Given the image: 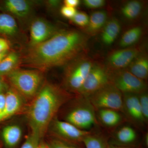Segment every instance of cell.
<instances>
[{"instance_id":"cell-1","label":"cell","mask_w":148,"mask_h":148,"mask_svg":"<svg viewBox=\"0 0 148 148\" xmlns=\"http://www.w3.org/2000/svg\"><path fill=\"white\" fill-rule=\"evenodd\" d=\"M87 39L75 30L58 31L45 41L29 46L20 64L40 71L68 64L84 50Z\"/></svg>"},{"instance_id":"cell-2","label":"cell","mask_w":148,"mask_h":148,"mask_svg":"<svg viewBox=\"0 0 148 148\" xmlns=\"http://www.w3.org/2000/svg\"><path fill=\"white\" fill-rule=\"evenodd\" d=\"M68 95L54 85L43 84L27 111V119L32 134L41 139L61 106L67 101Z\"/></svg>"},{"instance_id":"cell-3","label":"cell","mask_w":148,"mask_h":148,"mask_svg":"<svg viewBox=\"0 0 148 148\" xmlns=\"http://www.w3.org/2000/svg\"><path fill=\"white\" fill-rule=\"evenodd\" d=\"M6 76L11 87L26 100H32L43 84L42 73L36 69H17Z\"/></svg>"},{"instance_id":"cell-4","label":"cell","mask_w":148,"mask_h":148,"mask_svg":"<svg viewBox=\"0 0 148 148\" xmlns=\"http://www.w3.org/2000/svg\"><path fill=\"white\" fill-rule=\"evenodd\" d=\"M66 67L64 83L67 89L79 94L93 64L87 58H76Z\"/></svg>"},{"instance_id":"cell-5","label":"cell","mask_w":148,"mask_h":148,"mask_svg":"<svg viewBox=\"0 0 148 148\" xmlns=\"http://www.w3.org/2000/svg\"><path fill=\"white\" fill-rule=\"evenodd\" d=\"M87 98L95 110L111 109L123 112V94L111 82Z\"/></svg>"},{"instance_id":"cell-6","label":"cell","mask_w":148,"mask_h":148,"mask_svg":"<svg viewBox=\"0 0 148 148\" xmlns=\"http://www.w3.org/2000/svg\"><path fill=\"white\" fill-rule=\"evenodd\" d=\"M78 101V105L66 114L65 121L87 130L97 123L95 110L87 98L82 96Z\"/></svg>"},{"instance_id":"cell-7","label":"cell","mask_w":148,"mask_h":148,"mask_svg":"<svg viewBox=\"0 0 148 148\" xmlns=\"http://www.w3.org/2000/svg\"><path fill=\"white\" fill-rule=\"evenodd\" d=\"M111 82L122 94H138L147 90V85L144 80L125 69L116 71L111 75Z\"/></svg>"},{"instance_id":"cell-8","label":"cell","mask_w":148,"mask_h":148,"mask_svg":"<svg viewBox=\"0 0 148 148\" xmlns=\"http://www.w3.org/2000/svg\"><path fill=\"white\" fill-rule=\"evenodd\" d=\"M111 83V74L103 66L93 65L79 94L87 98Z\"/></svg>"},{"instance_id":"cell-9","label":"cell","mask_w":148,"mask_h":148,"mask_svg":"<svg viewBox=\"0 0 148 148\" xmlns=\"http://www.w3.org/2000/svg\"><path fill=\"white\" fill-rule=\"evenodd\" d=\"M51 124L52 132L58 137V139L67 143L82 142L86 136L91 133L90 131L80 129L68 122L57 118H54Z\"/></svg>"},{"instance_id":"cell-10","label":"cell","mask_w":148,"mask_h":148,"mask_svg":"<svg viewBox=\"0 0 148 148\" xmlns=\"http://www.w3.org/2000/svg\"><path fill=\"white\" fill-rule=\"evenodd\" d=\"M57 32L55 26L44 18H35L30 25L29 46L45 41Z\"/></svg>"},{"instance_id":"cell-11","label":"cell","mask_w":148,"mask_h":148,"mask_svg":"<svg viewBox=\"0 0 148 148\" xmlns=\"http://www.w3.org/2000/svg\"><path fill=\"white\" fill-rule=\"evenodd\" d=\"M138 48H125L114 51L108 58V63L111 69L114 71L123 70L140 54Z\"/></svg>"},{"instance_id":"cell-12","label":"cell","mask_w":148,"mask_h":148,"mask_svg":"<svg viewBox=\"0 0 148 148\" xmlns=\"http://www.w3.org/2000/svg\"><path fill=\"white\" fill-rule=\"evenodd\" d=\"M123 112L136 125H143L146 123L143 117L138 94L133 93L123 94Z\"/></svg>"},{"instance_id":"cell-13","label":"cell","mask_w":148,"mask_h":148,"mask_svg":"<svg viewBox=\"0 0 148 148\" xmlns=\"http://www.w3.org/2000/svg\"><path fill=\"white\" fill-rule=\"evenodd\" d=\"M3 8L14 18H28L34 10V2L27 0H6L4 1Z\"/></svg>"},{"instance_id":"cell-14","label":"cell","mask_w":148,"mask_h":148,"mask_svg":"<svg viewBox=\"0 0 148 148\" xmlns=\"http://www.w3.org/2000/svg\"><path fill=\"white\" fill-rule=\"evenodd\" d=\"M5 94L4 108L0 114V123L5 121L21 110L24 98L12 88H9Z\"/></svg>"},{"instance_id":"cell-15","label":"cell","mask_w":148,"mask_h":148,"mask_svg":"<svg viewBox=\"0 0 148 148\" xmlns=\"http://www.w3.org/2000/svg\"><path fill=\"white\" fill-rule=\"evenodd\" d=\"M121 27L119 21L113 18L109 20L103 27L101 40L104 44L110 45L115 41L120 32Z\"/></svg>"},{"instance_id":"cell-16","label":"cell","mask_w":148,"mask_h":148,"mask_svg":"<svg viewBox=\"0 0 148 148\" xmlns=\"http://www.w3.org/2000/svg\"><path fill=\"white\" fill-rule=\"evenodd\" d=\"M18 33L19 29L15 18L8 13H0V34L14 37Z\"/></svg>"},{"instance_id":"cell-17","label":"cell","mask_w":148,"mask_h":148,"mask_svg":"<svg viewBox=\"0 0 148 148\" xmlns=\"http://www.w3.org/2000/svg\"><path fill=\"white\" fill-rule=\"evenodd\" d=\"M2 138L5 145L9 148H13L19 143L22 136L21 127L16 125L6 126L2 131Z\"/></svg>"},{"instance_id":"cell-18","label":"cell","mask_w":148,"mask_h":148,"mask_svg":"<svg viewBox=\"0 0 148 148\" xmlns=\"http://www.w3.org/2000/svg\"><path fill=\"white\" fill-rule=\"evenodd\" d=\"M128 67V71L140 79L144 81L147 78L148 60L147 56H138Z\"/></svg>"},{"instance_id":"cell-19","label":"cell","mask_w":148,"mask_h":148,"mask_svg":"<svg viewBox=\"0 0 148 148\" xmlns=\"http://www.w3.org/2000/svg\"><path fill=\"white\" fill-rule=\"evenodd\" d=\"M108 15L106 11H97L91 14L86 27V31L89 34H94L103 28L107 22Z\"/></svg>"},{"instance_id":"cell-20","label":"cell","mask_w":148,"mask_h":148,"mask_svg":"<svg viewBox=\"0 0 148 148\" xmlns=\"http://www.w3.org/2000/svg\"><path fill=\"white\" fill-rule=\"evenodd\" d=\"M20 61L21 56L18 53L15 51L9 52L0 62V76H7L17 69Z\"/></svg>"},{"instance_id":"cell-21","label":"cell","mask_w":148,"mask_h":148,"mask_svg":"<svg viewBox=\"0 0 148 148\" xmlns=\"http://www.w3.org/2000/svg\"><path fill=\"white\" fill-rule=\"evenodd\" d=\"M98 111L99 119L105 126L114 127L121 121L122 117L117 111L111 109H101Z\"/></svg>"},{"instance_id":"cell-22","label":"cell","mask_w":148,"mask_h":148,"mask_svg":"<svg viewBox=\"0 0 148 148\" xmlns=\"http://www.w3.org/2000/svg\"><path fill=\"white\" fill-rule=\"evenodd\" d=\"M142 30L140 27H133L126 31L123 35L120 41V45L127 48L135 43L140 39Z\"/></svg>"},{"instance_id":"cell-23","label":"cell","mask_w":148,"mask_h":148,"mask_svg":"<svg viewBox=\"0 0 148 148\" xmlns=\"http://www.w3.org/2000/svg\"><path fill=\"white\" fill-rule=\"evenodd\" d=\"M115 137L119 143L127 145L133 143L136 140L137 135L132 127L124 126L117 131Z\"/></svg>"},{"instance_id":"cell-24","label":"cell","mask_w":148,"mask_h":148,"mask_svg":"<svg viewBox=\"0 0 148 148\" xmlns=\"http://www.w3.org/2000/svg\"><path fill=\"white\" fill-rule=\"evenodd\" d=\"M142 9V5L140 1H132L128 2L121 8L123 15L128 19L137 18Z\"/></svg>"},{"instance_id":"cell-25","label":"cell","mask_w":148,"mask_h":148,"mask_svg":"<svg viewBox=\"0 0 148 148\" xmlns=\"http://www.w3.org/2000/svg\"><path fill=\"white\" fill-rule=\"evenodd\" d=\"M86 148H107L108 144L103 137L100 135L89 134L82 141Z\"/></svg>"},{"instance_id":"cell-26","label":"cell","mask_w":148,"mask_h":148,"mask_svg":"<svg viewBox=\"0 0 148 148\" xmlns=\"http://www.w3.org/2000/svg\"><path fill=\"white\" fill-rule=\"evenodd\" d=\"M143 117L146 123L148 121V95L147 91L138 94Z\"/></svg>"},{"instance_id":"cell-27","label":"cell","mask_w":148,"mask_h":148,"mask_svg":"<svg viewBox=\"0 0 148 148\" xmlns=\"http://www.w3.org/2000/svg\"><path fill=\"white\" fill-rule=\"evenodd\" d=\"M89 16L82 12H77L71 20L74 24L80 27H86L89 21Z\"/></svg>"},{"instance_id":"cell-28","label":"cell","mask_w":148,"mask_h":148,"mask_svg":"<svg viewBox=\"0 0 148 148\" xmlns=\"http://www.w3.org/2000/svg\"><path fill=\"white\" fill-rule=\"evenodd\" d=\"M40 139L31 133L20 148H36L40 144Z\"/></svg>"},{"instance_id":"cell-29","label":"cell","mask_w":148,"mask_h":148,"mask_svg":"<svg viewBox=\"0 0 148 148\" xmlns=\"http://www.w3.org/2000/svg\"><path fill=\"white\" fill-rule=\"evenodd\" d=\"M48 145L50 148H77L59 139H53L51 141L50 144Z\"/></svg>"},{"instance_id":"cell-30","label":"cell","mask_w":148,"mask_h":148,"mask_svg":"<svg viewBox=\"0 0 148 148\" xmlns=\"http://www.w3.org/2000/svg\"><path fill=\"white\" fill-rule=\"evenodd\" d=\"M83 3L87 8L97 9L104 6L106 4V2L104 0H84Z\"/></svg>"},{"instance_id":"cell-31","label":"cell","mask_w":148,"mask_h":148,"mask_svg":"<svg viewBox=\"0 0 148 148\" xmlns=\"http://www.w3.org/2000/svg\"><path fill=\"white\" fill-rule=\"evenodd\" d=\"M61 14L66 18L71 19L75 15L77 11L75 8L64 5L61 9Z\"/></svg>"},{"instance_id":"cell-32","label":"cell","mask_w":148,"mask_h":148,"mask_svg":"<svg viewBox=\"0 0 148 148\" xmlns=\"http://www.w3.org/2000/svg\"><path fill=\"white\" fill-rule=\"evenodd\" d=\"M10 45L7 40L0 38V53L4 51H8Z\"/></svg>"},{"instance_id":"cell-33","label":"cell","mask_w":148,"mask_h":148,"mask_svg":"<svg viewBox=\"0 0 148 148\" xmlns=\"http://www.w3.org/2000/svg\"><path fill=\"white\" fill-rule=\"evenodd\" d=\"M64 3V5L75 8L79 5L80 1L79 0H65Z\"/></svg>"},{"instance_id":"cell-34","label":"cell","mask_w":148,"mask_h":148,"mask_svg":"<svg viewBox=\"0 0 148 148\" xmlns=\"http://www.w3.org/2000/svg\"><path fill=\"white\" fill-rule=\"evenodd\" d=\"M5 94L4 92L0 93V114L2 112L5 103Z\"/></svg>"},{"instance_id":"cell-35","label":"cell","mask_w":148,"mask_h":148,"mask_svg":"<svg viewBox=\"0 0 148 148\" xmlns=\"http://www.w3.org/2000/svg\"><path fill=\"white\" fill-rule=\"evenodd\" d=\"M8 88V85L3 79L2 77L0 76V93L7 91Z\"/></svg>"},{"instance_id":"cell-36","label":"cell","mask_w":148,"mask_h":148,"mask_svg":"<svg viewBox=\"0 0 148 148\" xmlns=\"http://www.w3.org/2000/svg\"><path fill=\"white\" fill-rule=\"evenodd\" d=\"M60 1H47V5L50 7L55 8L58 6L60 4Z\"/></svg>"},{"instance_id":"cell-37","label":"cell","mask_w":148,"mask_h":148,"mask_svg":"<svg viewBox=\"0 0 148 148\" xmlns=\"http://www.w3.org/2000/svg\"><path fill=\"white\" fill-rule=\"evenodd\" d=\"M8 53V51H4V52L0 53V62L7 55Z\"/></svg>"},{"instance_id":"cell-38","label":"cell","mask_w":148,"mask_h":148,"mask_svg":"<svg viewBox=\"0 0 148 148\" xmlns=\"http://www.w3.org/2000/svg\"><path fill=\"white\" fill-rule=\"evenodd\" d=\"M36 148H50L49 145H45V144H39L38 146Z\"/></svg>"},{"instance_id":"cell-39","label":"cell","mask_w":148,"mask_h":148,"mask_svg":"<svg viewBox=\"0 0 148 148\" xmlns=\"http://www.w3.org/2000/svg\"><path fill=\"white\" fill-rule=\"evenodd\" d=\"M107 148H125L123 147H121V146H118L116 145H108Z\"/></svg>"},{"instance_id":"cell-40","label":"cell","mask_w":148,"mask_h":148,"mask_svg":"<svg viewBox=\"0 0 148 148\" xmlns=\"http://www.w3.org/2000/svg\"><path fill=\"white\" fill-rule=\"evenodd\" d=\"M148 134H147V135H146L145 136V144L146 145H147V146H148Z\"/></svg>"}]
</instances>
